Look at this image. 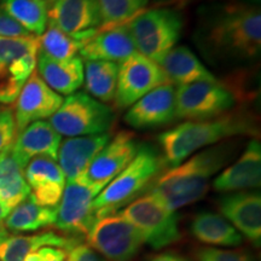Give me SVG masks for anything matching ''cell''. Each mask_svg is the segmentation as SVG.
<instances>
[{
	"label": "cell",
	"instance_id": "6da1fadb",
	"mask_svg": "<svg viewBox=\"0 0 261 261\" xmlns=\"http://www.w3.org/2000/svg\"><path fill=\"white\" fill-rule=\"evenodd\" d=\"M194 40L214 65L246 64L261 55L260 6L218 3L200 11Z\"/></svg>",
	"mask_w": 261,
	"mask_h": 261
},
{
	"label": "cell",
	"instance_id": "7a4b0ae2",
	"mask_svg": "<svg viewBox=\"0 0 261 261\" xmlns=\"http://www.w3.org/2000/svg\"><path fill=\"white\" fill-rule=\"evenodd\" d=\"M234 151L236 146L231 143L205 148L156 178L149 192L173 212L195 203L204 197L212 178L227 165Z\"/></svg>",
	"mask_w": 261,
	"mask_h": 261
},
{
	"label": "cell",
	"instance_id": "3957f363",
	"mask_svg": "<svg viewBox=\"0 0 261 261\" xmlns=\"http://www.w3.org/2000/svg\"><path fill=\"white\" fill-rule=\"evenodd\" d=\"M259 122L252 113L232 112L208 120L187 121L159 136L165 165L175 167L201 149L238 136H256Z\"/></svg>",
	"mask_w": 261,
	"mask_h": 261
},
{
	"label": "cell",
	"instance_id": "277c9868",
	"mask_svg": "<svg viewBox=\"0 0 261 261\" xmlns=\"http://www.w3.org/2000/svg\"><path fill=\"white\" fill-rule=\"evenodd\" d=\"M163 165L162 156L155 149L140 145L129 165L94 198V218L116 213L138 198L143 191L150 189V184L159 177Z\"/></svg>",
	"mask_w": 261,
	"mask_h": 261
},
{
	"label": "cell",
	"instance_id": "5b68a950",
	"mask_svg": "<svg viewBox=\"0 0 261 261\" xmlns=\"http://www.w3.org/2000/svg\"><path fill=\"white\" fill-rule=\"evenodd\" d=\"M127 24L137 52L158 63L177 45L184 19L177 10L156 8L144 10Z\"/></svg>",
	"mask_w": 261,
	"mask_h": 261
},
{
	"label": "cell",
	"instance_id": "8992f818",
	"mask_svg": "<svg viewBox=\"0 0 261 261\" xmlns=\"http://www.w3.org/2000/svg\"><path fill=\"white\" fill-rule=\"evenodd\" d=\"M114 121L115 113L109 106L85 92H75L63 99L48 122L57 133L70 138L109 132Z\"/></svg>",
	"mask_w": 261,
	"mask_h": 261
},
{
	"label": "cell",
	"instance_id": "52a82bcc",
	"mask_svg": "<svg viewBox=\"0 0 261 261\" xmlns=\"http://www.w3.org/2000/svg\"><path fill=\"white\" fill-rule=\"evenodd\" d=\"M116 213L132 224L142 234L144 243L154 249L171 246L180 238L178 214L150 192L139 196Z\"/></svg>",
	"mask_w": 261,
	"mask_h": 261
},
{
	"label": "cell",
	"instance_id": "ba28073f",
	"mask_svg": "<svg viewBox=\"0 0 261 261\" xmlns=\"http://www.w3.org/2000/svg\"><path fill=\"white\" fill-rule=\"evenodd\" d=\"M39 37L0 38V103L11 104L35 71Z\"/></svg>",
	"mask_w": 261,
	"mask_h": 261
},
{
	"label": "cell",
	"instance_id": "9c48e42d",
	"mask_svg": "<svg viewBox=\"0 0 261 261\" xmlns=\"http://www.w3.org/2000/svg\"><path fill=\"white\" fill-rule=\"evenodd\" d=\"M232 90L219 81H201L175 89V119L198 121L230 113L236 107Z\"/></svg>",
	"mask_w": 261,
	"mask_h": 261
},
{
	"label": "cell",
	"instance_id": "30bf717a",
	"mask_svg": "<svg viewBox=\"0 0 261 261\" xmlns=\"http://www.w3.org/2000/svg\"><path fill=\"white\" fill-rule=\"evenodd\" d=\"M86 240L87 246L108 261H132L144 244L139 231L119 213L97 218Z\"/></svg>",
	"mask_w": 261,
	"mask_h": 261
},
{
	"label": "cell",
	"instance_id": "8fae6325",
	"mask_svg": "<svg viewBox=\"0 0 261 261\" xmlns=\"http://www.w3.org/2000/svg\"><path fill=\"white\" fill-rule=\"evenodd\" d=\"M103 190L89 180L86 174L67 180L62 200L57 207L56 227L70 237L80 240L86 236L96 220L93 201Z\"/></svg>",
	"mask_w": 261,
	"mask_h": 261
},
{
	"label": "cell",
	"instance_id": "7c38bea8",
	"mask_svg": "<svg viewBox=\"0 0 261 261\" xmlns=\"http://www.w3.org/2000/svg\"><path fill=\"white\" fill-rule=\"evenodd\" d=\"M167 83V76L156 62L136 52L119 64L115 108L119 112L128 109L150 91Z\"/></svg>",
	"mask_w": 261,
	"mask_h": 261
},
{
	"label": "cell",
	"instance_id": "4fadbf2b",
	"mask_svg": "<svg viewBox=\"0 0 261 261\" xmlns=\"http://www.w3.org/2000/svg\"><path fill=\"white\" fill-rule=\"evenodd\" d=\"M48 23L84 44L102 27L98 0H47Z\"/></svg>",
	"mask_w": 261,
	"mask_h": 261
},
{
	"label": "cell",
	"instance_id": "5bb4252c",
	"mask_svg": "<svg viewBox=\"0 0 261 261\" xmlns=\"http://www.w3.org/2000/svg\"><path fill=\"white\" fill-rule=\"evenodd\" d=\"M15 103L14 116L19 133L33 122L50 119L60 109L63 97L51 90L34 71L22 87Z\"/></svg>",
	"mask_w": 261,
	"mask_h": 261
},
{
	"label": "cell",
	"instance_id": "9a60e30c",
	"mask_svg": "<svg viewBox=\"0 0 261 261\" xmlns=\"http://www.w3.org/2000/svg\"><path fill=\"white\" fill-rule=\"evenodd\" d=\"M140 144L130 132H119L100 150L85 173L89 180L103 189L121 173L138 152Z\"/></svg>",
	"mask_w": 261,
	"mask_h": 261
},
{
	"label": "cell",
	"instance_id": "2e32d148",
	"mask_svg": "<svg viewBox=\"0 0 261 261\" xmlns=\"http://www.w3.org/2000/svg\"><path fill=\"white\" fill-rule=\"evenodd\" d=\"M175 120V89L171 83L156 87L130 106L125 115L127 125L137 129L155 128Z\"/></svg>",
	"mask_w": 261,
	"mask_h": 261
},
{
	"label": "cell",
	"instance_id": "e0dca14e",
	"mask_svg": "<svg viewBox=\"0 0 261 261\" xmlns=\"http://www.w3.org/2000/svg\"><path fill=\"white\" fill-rule=\"evenodd\" d=\"M219 210L225 219L250 242L260 246L261 196L256 191L228 192L219 198Z\"/></svg>",
	"mask_w": 261,
	"mask_h": 261
},
{
	"label": "cell",
	"instance_id": "ac0fdd59",
	"mask_svg": "<svg viewBox=\"0 0 261 261\" xmlns=\"http://www.w3.org/2000/svg\"><path fill=\"white\" fill-rule=\"evenodd\" d=\"M24 178L32 198L42 207L57 208L63 196L67 179L55 160L39 156L29 161L24 168Z\"/></svg>",
	"mask_w": 261,
	"mask_h": 261
},
{
	"label": "cell",
	"instance_id": "d6986e66",
	"mask_svg": "<svg viewBox=\"0 0 261 261\" xmlns=\"http://www.w3.org/2000/svg\"><path fill=\"white\" fill-rule=\"evenodd\" d=\"M261 184V144L257 139L248 143L243 154L214 178L218 192H238L256 189Z\"/></svg>",
	"mask_w": 261,
	"mask_h": 261
},
{
	"label": "cell",
	"instance_id": "ffe728a7",
	"mask_svg": "<svg viewBox=\"0 0 261 261\" xmlns=\"http://www.w3.org/2000/svg\"><path fill=\"white\" fill-rule=\"evenodd\" d=\"M137 52L128 24L99 29L84 44L79 52L83 61H107L122 63Z\"/></svg>",
	"mask_w": 261,
	"mask_h": 261
},
{
	"label": "cell",
	"instance_id": "44dd1931",
	"mask_svg": "<svg viewBox=\"0 0 261 261\" xmlns=\"http://www.w3.org/2000/svg\"><path fill=\"white\" fill-rule=\"evenodd\" d=\"M112 139L110 132L99 135L70 137L63 140L58 149V165L65 179L79 178L89 169L91 162Z\"/></svg>",
	"mask_w": 261,
	"mask_h": 261
},
{
	"label": "cell",
	"instance_id": "7402d4cb",
	"mask_svg": "<svg viewBox=\"0 0 261 261\" xmlns=\"http://www.w3.org/2000/svg\"><path fill=\"white\" fill-rule=\"evenodd\" d=\"M61 143L62 136L55 130L50 122L42 120L31 123L17 133L10 151L25 168L31 160L39 156L56 161Z\"/></svg>",
	"mask_w": 261,
	"mask_h": 261
},
{
	"label": "cell",
	"instance_id": "603a6c76",
	"mask_svg": "<svg viewBox=\"0 0 261 261\" xmlns=\"http://www.w3.org/2000/svg\"><path fill=\"white\" fill-rule=\"evenodd\" d=\"M168 83L185 86L201 81H218L187 46H174L158 62Z\"/></svg>",
	"mask_w": 261,
	"mask_h": 261
},
{
	"label": "cell",
	"instance_id": "cb8c5ba5",
	"mask_svg": "<svg viewBox=\"0 0 261 261\" xmlns=\"http://www.w3.org/2000/svg\"><path fill=\"white\" fill-rule=\"evenodd\" d=\"M37 73L58 94L70 96L84 84V62L79 56L69 61H55L38 52Z\"/></svg>",
	"mask_w": 261,
	"mask_h": 261
},
{
	"label": "cell",
	"instance_id": "d4e9b609",
	"mask_svg": "<svg viewBox=\"0 0 261 261\" xmlns=\"http://www.w3.org/2000/svg\"><path fill=\"white\" fill-rule=\"evenodd\" d=\"M79 246V240L56 232H44L33 236H9L0 243V261H23L28 254L44 247L62 248L70 252Z\"/></svg>",
	"mask_w": 261,
	"mask_h": 261
},
{
	"label": "cell",
	"instance_id": "484cf974",
	"mask_svg": "<svg viewBox=\"0 0 261 261\" xmlns=\"http://www.w3.org/2000/svg\"><path fill=\"white\" fill-rule=\"evenodd\" d=\"M190 232L198 242L215 247H237L243 236L225 219L213 212H201L192 218Z\"/></svg>",
	"mask_w": 261,
	"mask_h": 261
},
{
	"label": "cell",
	"instance_id": "4316f807",
	"mask_svg": "<svg viewBox=\"0 0 261 261\" xmlns=\"http://www.w3.org/2000/svg\"><path fill=\"white\" fill-rule=\"evenodd\" d=\"M56 219L57 208L42 207L28 197L10 212L4 225L6 230L15 233L33 232L52 226Z\"/></svg>",
	"mask_w": 261,
	"mask_h": 261
},
{
	"label": "cell",
	"instance_id": "83f0119b",
	"mask_svg": "<svg viewBox=\"0 0 261 261\" xmlns=\"http://www.w3.org/2000/svg\"><path fill=\"white\" fill-rule=\"evenodd\" d=\"M119 64L107 61H85L84 86L87 94L104 104L115 97Z\"/></svg>",
	"mask_w": 261,
	"mask_h": 261
},
{
	"label": "cell",
	"instance_id": "f1b7e54d",
	"mask_svg": "<svg viewBox=\"0 0 261 261\" xmlns=\"http://www.w3.org/2000/svg\"><path fill=\"white\" fill-rule=\"evenodd\" d=\"M10 150L4 152L0 160V200L12 211L27 200L31 195V189L25 181L24 167L14 158Z\"/></svg>",
	"mask_w": 261,
	"mask_h": 261
},
{
	"label": "cell",
	"instance_id": "f546056e",
	"mask_svg": "<svg viewBox=\"0 0 261 261\" xmlns=\"http://www.w3.org/2000/svg\"><path fill=\"white\" fill-rule=\"evenodd\" d=\"M0 10L35 37H40L47 27V0H2Z\"/></svg>",
	"mask_w": 261,
	"mask_h": 261
},
{
	"label": "cell",
	"instance_id": "4dcf8cb0",
	"mask_svg": "<svg viewBox=\"0 0 261 261\" xmlns=\"http://www.w3.org/2000/svg\"><path fill=\"white\" fill-rule=\"evenodd\" d=\"M83 46V41L70 37L51 23H47L45 32L39 37V54L55 61H69L76 57Z\"/></svg>",
	"mask_w": 261,
	"mask_h": 261
},
{
	"label": "cell",
	"instance_id": "1f68e13d",
	"mask_svg": "<svg viewBox=\"0 0 261 261\" xmlns=\"http://www.w3.org/2000/svg\"><path fill=\"white\" fill-rule=\"evenodd\" d=\"M102 27L107 29L128 23L137 15L144 11L150 0H98Z\"/></svg>",
	"mask_w": 261,
	"mask_h": 261
},
{
	"label": "cell",
	"instance_id": "d6a6232c",
	"mask_svg": "<svg viewBox=\"0 0 261 261\" xmlns=\"http://www.w3.org/2000/svg\"><path fill=\"white\" fill-rule=\"evenodd\" d=\"M196 261H254L249 254L242 250L219 249L214 247H202L196 249Z\"/></svg>",
	"mask_w": 261,
	"mask_h": 261
},
{
	"label": "cell",
	"instance_id": "836d02e7",
	"mask_svg": "<svg viewBox=\"0 0 261 261\" xmlns=\"http://www.w3.org/2000/svg\"><path fill=\"white\" fill-rule=\"evenodd\" d=\"M17 137L15 116L12 109L0 110V154L12 148Z\"/></svg>",
	"mask_w": 261,
	"mask_h": 261
},
{
	"label": "cell",
	"instance_id": "e575fe53",
	"mask_svg": "<svg viewBox=\"0 0 261 261\" xmlns=\"http://www.w3.org/2000/svg\"><path fill=\"white\" fill-rule=\"evenodd\" d=\"M32 35L31 33L16 22L11 16L0 10V38H24Z\"/></svg>",
	"mask_w": 261,
	"mask_h": 261
},
{
	"label": "cell",
	"instance_id": "d590c367",
	"mask_svg": "<svg viewBox=\"0 0 261 261\" xmlns=\"http://www.w3.org/2000/svg\"><path fill=\"white\" fill-rule=\"evenodd\" d=\"M71 261H104L99 254L86 244H79L69 252Z\"/></svg>",
	"mask_w": 261,
	"mask_h": 261
},
{
	"label": "cell",
	"instance_id": "8d00e7d4",
	"mask_svg": "<svg viewBox=\"0 0 261 261\" xmlns=\"http://www.w3.org/2000/svg\"><path fill=\"white\" fill-rule=\"evenodd\" d=\"M44 261H67L69 252L62 248L44 247Z\"/></svg>",
	"mask_w": 261,
	"mask_h": 261
},
{
	"label": "cell",
	"instance_id": "74e56055",
	"mask_svg": "<svg viewBox=\"0 0 261 261\" xmlns=\"http://www.w3.org/2000/svg\"><path fill=\"white\" fill-rule=\"evenodd\" d=\"M148 261H190V260H188L187 257L179 255L177 253L163 252V253L155 254V255L149 257Z\"/></svg>",
	"mask_w": 261,
	"mask_h": 261
},
{
	"label": "cell",
	"instance_id": "f35d334b",
	"mask_svg": "<svg viewBox=\"0 0 261 261\" xmlns=\"http://www.w3.org/2000/svg\"><path fill=\"white\" fill-rule=\"evenodd\" d=\"M10 212H11V210L6 207L4 202L0 200V221L5 220L6 218H8V215L10 214Z\"/></svg>",
	"mask_w": 261,
	"mask_h": 261
},
{
	"label": "cell",
	"instance_id": "ab89813d",
	"mask_svg": "<svg viewBox=\"0 0 261 261\" xmlns=\"http://www.w3.org/2000/svg\"><path fill=\"white\" fill-rule=\"evenodd\" d=\"M10 236L9 234V231L6 230V227H5V225L2 223V221H0V243L3 242V241L5 240V238H8Z\"/></svg>",
	"mask_w": 261,
	"mask_h": 261
},
{
	"label": "cell",
	"instance_id": "60d3db41",
	"mask_svg": "<svg viewBox=\"0 0 261 261\" xmlns=\"http://www.w3.org/2000/svg\"><path fill=\"white\" fill-rule=\"evenodd\" d=\"M260 2L261 0H237V3L250 5V6H260Z\"/></svg>",
	"mask_w": 261,
	"mask_h": 261
},
{
	"label": "cell",
	"instance_id": "b9f144b4",
	"mask_svg": "<svg viewBox=\"0 0 261 261\" xmlns=\"http://www.w3.org/2000/svg\"><path fill=\"white\" fill-rule=\"evenodd\" d=\"M156 4H172V3L180 2V0H154Z\"/></svg>",
	"mask_w": 261,
	"mask_h": 261
},
{
	"label": "cell",
	"instance_id": "7bdbcfd3",
	"mask_svg": "<svg viewBox=\"0 0 261 261\" xmlns=\"http://www.w3.org/2000/svg\"><path fill=\"white\" fill-rule=\"evenodd\" d=\"M8 151H9V150H8ZM6 152V151H5ZM3 155H4V152H3V154H0V160H2V158H3Z\"/></svg>",
	"mask_w": 261,
	"mask_h": 261
},
{
	"label": "cell",
	"instance_id": "ee69618b",
	"mask_svg": "<svg viewBox=\"0 0 261 261\" xmlns=\"http://www.w3.org/2000/svg\"><path fill=\"white\" fill-rule=\"evenodd\" d=\"M67 261H71V259H70V256L68 255V259H67Z\"/></svg>",
	"mask_w": 261,
	"mask_h": 261
}]
</instances>
